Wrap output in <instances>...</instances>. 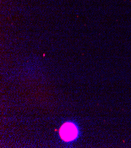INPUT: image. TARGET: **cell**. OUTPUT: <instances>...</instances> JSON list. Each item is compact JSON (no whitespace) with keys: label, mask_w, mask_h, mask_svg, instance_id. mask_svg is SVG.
Segmentation results:
<instances>
[{"label":"cell","mask_w":131,"mask_h":148,"mask_svg":"<svg viewBox=\"0 0 131 148\" xmlns=\"http://www.w3.org/2000/svg\"><path fill=\"white\" fill-rule=\"evenodd\" d=\"M61 138L66 142L74 140L78 135V130L77 126L72 123L64 124L60 130Z\"/></svg>","instance_id":"6da1fadb"}]
</instances>
